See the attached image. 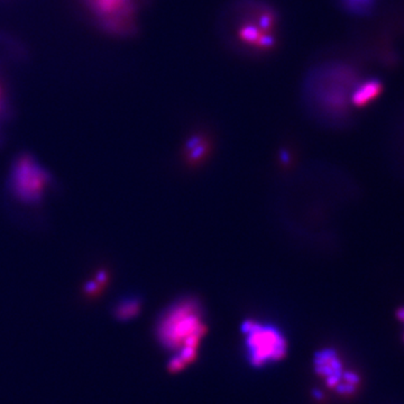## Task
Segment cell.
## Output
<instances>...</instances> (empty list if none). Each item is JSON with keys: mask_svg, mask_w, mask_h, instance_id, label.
<instances>
[{"mask_svg": "<svg viewBox=\"0 0 404 404\" xmlns=\"http://www.w3.org/2000/svg\"><path fill=\"white\" fill-rule=\"evenodd\" d=\"M232 42L244 51L266 54L278 45V11L262 0H240L229 11Z\"/></svg>", "mask_w": 404, "mask_h": 404, "instance_id": "1", "label": "cell"}, {"mask_svg": "<svg viewBox=\"0 0 404 404\" xmlns=\"http://www.w3.org/2000/svg\"><path fill=\"white\" fill-rule=\"evenodd\" d=\"M207 332L202 320L201 307L191 298L179 300L165 310L157 323L159 342L169 349H198L202 337Z\"/></svg>", "mask_w": 404, "mask_h": 404, "instance_id": "2", "label": "cell"}, {"mask_svg": "<svg viewBox=\"0 0 404 404\" xmlns=\"http://www.w3.org/2000/svg\"><path fill=\"white\" fill-rule=\"evenodd\" d=\"M345 70L336 65H321L310 71L305 82V99L318 113H340L345 106V89L340 86Z\"/></svg>", "mask_w": 404, "mask_h": 404, "instance_id": "3", "label": "cell"}, {"mask_svg": "<svg viewBox=\"0 0 404 404\" xmlns=\"http://www.w3.org/2000/svg\"><path fill=\"white\" fill-rule=\"evenodd\" d=\"M51 182V174L30 154L19 155L9 171V191L25 205L40 203Z\"/></svg>", "mask_w": 404, "mask_h": 404, "instance_id": "4", "label": "cell"}, {"mask_svg": "<svg viewBox=\"0 0 404 404\" xmlns=\"http://www.w3.org/2000/svg\"><path fill=\"white\" fill-rule=\"evenodd\" d=\"M242 332L245 335L246 355L253 366H265L286 355V336L274 325L246 320L242 322Z\"/></svg>", "mask_w": 404, "mask_h": 404, "instance_id": "5", "label": "cell"}, {"mask_svg": "<svg viewBox=\"0 0 404 404\" xmlns=\"http://www.w3.org/2000/svg\"><path fill=\"white\" fill-rule=\"evenodd\" d=\"M92 18L113 35L132 34L142 0H81Z\"/></svg>", "mask_w": 404, "mask_h": 404, "instance_id": "6", "label": "cell"}, {"mask_svg": "<svg viewBox=\"0 0 404 404\" xmlns=\"http://www.w3.org/2000/svg\"><path fill=\"white\" fill-rule=\"evenodd\" d=\"M315 369L317 374L325 378L327 386L335 390L346 372L342 359L334 349H323L315 354Z\"/></svg>", "mask_w": 404, "mask_h": 404, "instance_id": "7", "label": "cell"}, {"mask_svg": "<svg viewBox=\"0 0 404 404\" xmlns=\"http://www.w3.org/2000/svg\"><path fill=\"white\" fill-rule=\"evenodd\" d=\"M383 91V86L378 80L365 81L359 84L352 94L350 101L355 107L363 108L374 101Z\"/></svg>", "mask_w": 404, "mask_h": 404, "instance_id": "8", "label": "cell"}, {"mask_svg": "<svg viewBox=\"0 0 404 404\" xmlns=\"http://www.w3.org/2000/svg\"><path fill=\"white\" fill-rule=\"evenodd\" d=\"M140 305H142V301H140L138 296H125V298L117 302L113 315H116V318L118 320H130V319L135 318L138 315Z\"/></svg>", "mask_w": 404, "mask_h": 404, "instance_id": "9", "label": "cell"}, {"mask_svg": "<svg viewBox=\"0 0 404 404\" xmlns=\"http://www.w3.org/2000/svg\"><path fill=\"white\" fill-rule=\"evenodd\" d=\"M359 382H361V378L359 374H356L355 372H345L336 391L342 395H352L359 388Z\"/></svg>", "mask_w": 404, "mask_h": 404, "instance_id": "10", "label": "cell"}, {"mask_svg": "<svg viewBox=\"0 0 404 404\" xmlns=\"http://www.w3.org/2000/svg\"><path fill=\"white\" fill-rule=\"evenodd\" d=\"M342 4L350 13H366L372 9L374 0H342Z\"/></svg>", "mask_w": 404, "mask_h": 404, "instance_id": "11", "label": "cell"}, {"mask_svg": "<svg viewBox=\"0 0 404 404\" xmlns=\"http://www.w3.org/2000/svg\"><path fill=\"white\" fill-rule=\"evenodd\" d=\"M396 317L401 321L402 323H404V307L400 308L398 311H396Z\"/></svg>", "mask_w": 404, "mask_h": 404, "instance_id": "12", "label": "cell"}]
</instances>
